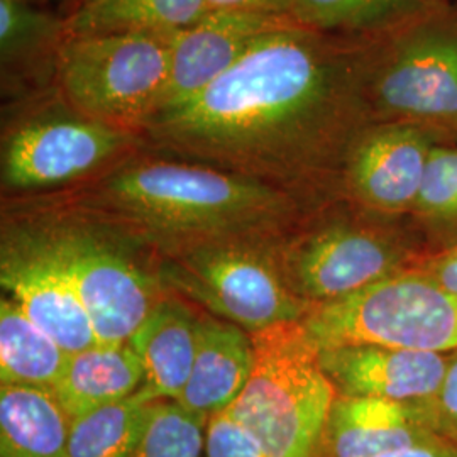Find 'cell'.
Listing matches in <instances>:
<instances>
[{
    "mask_svg": "<svg viewBox=\"0 0 457 457\" xmlns=\"http://www.w3.org/2000/svg\"><path fill=\"white\" fill-rule=\"evenodd\" d=\"M373 37L290 21L195 97L151 115L141 136L154 153L262 181L315 209L343 195L351 147L375 124Z\"/></svg>",
    "mask_w": 457,
    "mask_h": 457,
    "instance_id": "6da1fadb",
    "label": "cell"
},
{
    "mask_svg": "<svg viewBox=\"0 0 457 457\" xmlns=\"http://www.w3.org/2000/svg\"><path fill=\"white\" fill-rule=\"evenodd\" d=\"M151 256L232 237H283L311 207L271 185L147 147L94 180L39 195Z\"/></svg>",
    "mask_w": 457,
    "mask_h": 457,
    "instance_id": "7a4b0ae2",
    "label": "cell"
},
{
    "mask_svg": "<svg viewBox=\"0 0 457 457\" xmlns=\"http://www.w3.org/2000/svg\"><path fill=\"white\" fill-rule=\"evenodd\" d=\"M143 147L141 134L83 115L53 85L9 102L2 129V194L26 198L65 192Z\"/></svg>",
    "mask_w": 457,
    "mask_h": 457,
    "instance_id": "3957f363",
    "label": "cell"
},
{
    "mask_svg": "<svg viewBox=\"0 0 457 457\" xmlns=\"http://www.w3.org/2000/svg\"><path fill=\"white\" fill-rule=\"evenodd\" d=\"M254 361L226 411L268 457H317L337 390L302 320L251 334Z\"/></svg>",
    "mask_w": 457,
    "mask_h": 457,
    "instance_id": "277c9868",
    "label": "cell"
},
{
    "mask_svg": "<svg viewBox=\"0 0 457 457\" xmlns=\"http://www.w3.org/2000/svg\"><path fill=\"white\" fill-rule=\"evenodd\" d=\"M283 237H232L166 249L153 254L154 271L168 292L251 334L298 322L311 305L290 288L279 253Z\"/></svg>",
    "mask_w": 457,
    "mask_h": 457,
    "instance_id": "5b68a950",
    "label": "cell"
},
{
    "mask_svg": "<svg viewBox=\"0 0 457 457\" xmlns=\"http://www.w3.org/2000/svg\"><path fill=\"white\" fill-rule=\"evenodd\" d=\"M4 202L36 213L48 226L98 343H129L170 294L154 271L153 256L141 247L37 196Z\"/></svg>",
    "mask_w": 457,
    "mask_h": 457,
    "instance_id": "8992f818",
    "label": "cell"
},
{
    "mask_svg": "<svg viewBox=\"0 0 457 457\" xmlns=\"http://www.w3.org/2000/svg\"><path fill=\"white\" fill-rule=\"evenodd\" d=\"M370 104L375 122H409L457 141V7L441 2L373 37Z\"/></svg>",
    "mask_w": 457,
    "mask_h": 457,
    "instance_id": "52a82bcc",
    "label": "cell"
},
{
    "mask_svg": "<svg viewBox=\"0 0 457 457\" xmlns=\"http://www.w3.org/2000/svg\"><path fill=\"white\" fill-rule=\"evenodd\" d=\"M177 34L66 36L54 88L83 115L143 134L163 92Z\"/></svg>",
    "mask_w": 457,
    "mask_h": 457,
    "instance_id": "ba28073f",
    "label": "cell"
},
{
    "mask_svg": "<svg viewBox=\"0 0 457 457\" xmlns=\"http://www.w3.org/2000/svg\"><path fill=\"white\" fill-rule=\"evenodd\" d=\"M302 324L319 349L375 344L411 351H457V296L411 270L341 300L312 305Z\"/></svg>",
    "mask_w": 457,
    "mask_h": 457,
    "instance_id": "9c48e42d",
    "label": "cell"
},
{
    "mask_svg": "<svg viewBox=\"0 0 457 457\" xmlns=\"http://www.w3.org/2000/svg\"><path fill=\"white\" fill-rule=\"evenodd\" d=\"M0 285L36 326L73 354L98 344L73 277L48 226L4 202Z\"/></svg>",
    "mask_w": 457,
    "mask_h": 457,
    "instance_id": "30bf717a",
    "label": "cell"
},
{
    "mask_svg": "<svg viewBox=\"0 0 457 457\" xmlns=\"http://www.w3.org/2000/svg\"><path fill=\"white\" fill-rule=\"evenodd\" d=\"M290 288L309 305L361 292L405 268L402 245L385 228L358 220L298 228L279 245Z\"/></svg>",
    "mask_w": 457,
    "mask_h": 457,
    "instance_id": "8fae6325",
    "label": "cell"
},
{
    "mask_svg": "<svg viewBox=\"0 0 457 457\" xmlns=\"http://www.w3.org/2000/svg\"><path fill=\"white\" fill-rule=\"evenodd\" d=\"M445 143L437 132L409 122H375L345 160L343 196L376 213L413 211L430 153Z\"/></svg>",
    "mask_w": 457,
    "mask_h": 457,
    "instance_id": "7c38bea8",
    "label": "cell"
},
{
    "mask_svg": "<svg viewBox=\"0 0 457 457\" xmlns=\"http://www.w3.org/2000/svg\"><path fill=\"white\" fill-rule=\"evenodd\" d=\"M290 21L285 16L211 9L194 26L175 36L168 77L153 114L195 97L264 36Z\"/></svg>",
    "mask_w": 457,
    "mask_h": 457,
    "instance_id": "4fadbf2b",
    "label": "cell"
},
{
    "mask_svg": "<svg viewBox=\"0 0 457 457\" xmlns=\"http://www.w3.org/2000/svg\"><path fill=\"white\" fill-rule=\"evenodd\" d=\"M320 362L337 395L383 398L432 413L451 360L442 353L351 344L320 349Z\"/></svg>",
    "mask_w": 457,
    "mask_h": 457,
    "instance_id": "5bb4252c",
    "label": "cell"
},
{
    "mask_svg": "<svg viewBox=\"0 0 457 457\" xmlns=\"http://www.w3.org/2000/svg\"><path fill=\"white\" fill-rule=\"evenodd\" d=\"M441 439L430 410L373 396L337 395L317 457H379Z\"/></svg>",
    "mask_w": 457,
    "mask_h": 457,
    "instance_id": "9a60e30c",
    "label": "cell"
},
{
    "mask_svg": "<svg viewBox=\"0 0 457 457\" xmlns=\"http://www.w3.org/2000/svg\"><path fill=\"white\" fill-rule=\"evenodd\" d=\"M66 16L24 0H0L2 94L9 102L54 85Z\"/></svg>",
    "mask_w": 457,
    "mask_h": 457,
    "instance_id": "2e32d148",
    "label": "cell"
},
{
    "mask_svg": "<svg viewBox=\"0 0 457 457\" xmlns=\"http://www.w3.org/2000/svg\"><path fill=\"white\" fill-rule=\"evenodd\" d=\"M253 361L251 332L202 312L194 368L175 402L209 419L228 410L245 390Z\"/></svg>",
    "mask_w": 457,
    "mask_h": 457,
    "instance_id": "e0dca14e",
    "label": "cell"
},
{
    "mask_svg": "<svg viewBox=\"0 0 457 457\" xmlns=\"http://www.w3.org/2000/svg\"><path fill=\"white\" fill-rule=\"evenodd\" d=\"M200 313L170 292L134 332L129 343L145 368L143 388L156 400H177L187 386L198 347Z\"/></svg>",
    "mask_w": 457,
    "mask_h": 457,
    "instance_id": "ac0fdd59",
    "label": "cell"
},
{
    "mask_svg": "<svg viewBox=\"0 0 457 457\" xmlns=\"http://www.w3.org/2000/svg\"><path fill=\"white\" fill-rule=\"evenodd\" d=\"M143 385L145 368L131 343H98L70 354L53 392L75 420L131 396Z\"/></svg>",
    "mask_w": 457,
    "mask_h": 457,
    "instance_id": "d6986e66",
    "label": "cell"
},
{
    "mask_svg": "<svg viewBox=\"0 0 457 457\" xmlns=\"http://www.w3.org/2000/svg\"><path fill=\"white\" fill-rule=\"evenodd\" d=\"M71 422L51 388L0 385V457H65Z\"/></svg>",
    "mask_w": 457,
    "mask_h": 457,
    "instance_id": "ffe728a7",
    "label": "cell"
},
{
    "mask_svg": "<svg viewBox=\"0 0 457 457\" xmlns=\"http://www.w3.org/2000/svg\"><path fill=\"white\" fill-rule=\"evenodd\" d=\"M209 11L207 0H83L66 17V34H177Z\"/></svg>",
    "mask_w": 457,
    "mask_h": 457,
    "instance_id": "44dd1931",
    "label": "cell"
},
{
    "mask_svg": "<svg viewBox=\"0 0 457 457\" xmlns=\"http://www.w3.org/2000/svg\"><path fill=\"white\" fill-rule=\"evenodd\" d=\"M70 353L28 317L9 296L0 300V385L51 388L65 371Z\"/></svg>",
    "mask_w": 457,
    "mask_h": 457,
    "instance_id": "7402d4cb",
    "label": "cell"
},
{
    "mask_svg": "<svg viewBox=\"0 0 457 457\" xmlns=\"http://www.w3.org/2000/svg\"><path fill=\"white\" fill-rule=\"evenodd\" d=\"M445 0H294L290 19L312 31L379 36L422 16Z\"/></svg>",
    "mask_w": 457,
    "mask_h": 457,
    "instance_id": "603a6c76",
    "label": "cell"
},
{
    "mask_svg": "<svg viewBox=\"0 0 457 457\" xmlns=\"http://www.w3.org/2000/svg\"><path fill=\"white\" fill-rule=\"evenodd\" d=\"M158 402L141 388L120 402L75 419L65 457H132Z\"/></svg>",
    "mask_w": 457,
    "mask_h": 457,
    "instance_id": "cb8c5ba5",
    "label": "cell"
},
{
    "mask_svg": "<svg viewBox=\"0 0 457 457\" xmlns=\"http://www.w3.org/2000/svg\"><path fill=\"white\" fill-rule=\"evenodd\" d=\"M209 420L175 400H160L132 457H202Z\"/></svg>",
    "mask_w": 457,
    "mask_h": 457,
    "instance_id": "d4e9b609",
    "label": "cell"
},
{
    "mask_svg": "<svg viewBox=\"0 0 457 457\" xmlns=\"http://www.w3.org/2000/svg\"><path fill=\"white\" fill-rule=\"evenodd\" d=\"M413 211L442 222H457V146H434Z\"/></svg>",
    "mask_w": 457,
    "mask_h": 457,
    "instance_id": "484cf974",
    "label": "cell"
},
{
    "mask_svg": "<svg viewBox=\"0 0 457 457\" xmlns=\"http://www.w3.org/2000/svg\"><path fill=\"white\" fill-rule=\"evenodd\" d=\"M205 457H268L260 442L228 411H219L207 425Z\"/></svg>",
    "mask_w": 457,
    "mask_h": 457,
    "instance_id": "4316f807",
    "label": "cell"
},
{
    "mask_svg": "<svg viewBox=\"0 0 457 457\" xmlns=\"http://www.w3.org/2000/svg\"><path fill=\"white\" fill-rule=\"evenodd\" d=\"M432 417L442 437L457 444V358L451 360L441 392L432 405Z\"/></svg>",
    "mask_w": 457,
    "mask_h": 457,
    "instance_id": "83f0119b",
    "label": "cell"
},
{
    "mask_svg": "<svg viewBox=\"0 0 457 457\" xmlns=\"http://www.w3.org/2000/svg\"><path fill=\"white\" fill-rule=\"evenodd\" d=\"M409 270L428 278L437 287H441L444 292L457 296V247L437 254L436 258H430Z\"/></svg>",
    "mask_w": 457,
    "mask_h": 457,
    "instance_id": "f1b7e54d",
    "label": "cell"
},
{
    "mask_svg": "<svg viewBox=\"0 0 457 457\" xmlns=\"http://www.w3.org/2000/svg\"><path fill=\"white\" fill-rule=\"evenodd\" d=\"M211 9L290 17L294 0H207Z\"/></svg>",
    "mask_w": 457,
    "mask_h": 457,
    "instance_id": "f546056e",
    "label": "cell"
},
{
    "mask_svg": "<svg viewBox=\"0 0 457 457\" xmlns=\"http://www.w3.org/2000/svg\"><path fill=\"white\" fill-rule=\"evenodd\" d=\"M379 457H457V444L441 439L413 445L409 449H400Z\"/></svg>",
    "mask_w": 457,
    "mask_h": 457,
    "instance_id": "4dcf8cb0",
    "label": "cell"
},
{
    "mask_svg": "<svg viewBox=\"0 0 457 457\" xmlns=\"http://www.w3.org/2000/svg\"><path fill=\"white\" fill-rule=\"evenodd\" d=\"M24 2L31 4L34 7L46 9V11L58 12L63 16H68L71 12V5H73V0H24Z\"/></svg>",
    "mask_w": 457,
    "mask_h": 457,
    "instance_id": "1f68e13d",
    "label": "cell"
},
{
    "mask_svg": "<svg viewBox=\"0 0 457 457\" xmlns=\"http://www.w3.org/2000/svg\"><path fill=\"white\" fill-rule=\"evenodd\" d=\"M83 0H73V5H71V11L77 7V5H80L82 4Z\"/></svg>",
    "mask_w": 457,
    "mask_h": 457,
    "instance_id": "d6a6232c",
    "label": "cell"
},
{
    "mask_svg": "<svg viewBox=\"0 0 457 457\" xmlns=\"http://www.w3.org/2000/svg\"><path fill=\"white\" fill-rule=\"evenodd\" d=\"M445 2H449V0H445Z\"/></svg>",
    "mask_w": 457,
    "mask_h": 457,
    "instance_id": "836d02e7",
    "label": "cell"
}]
</instances>
